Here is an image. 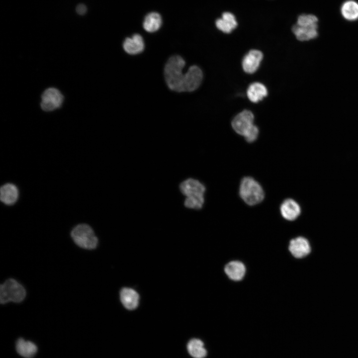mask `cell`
I'll return each mask as SVG.
<instances>
[{
    "label": "cell",
    "instance_id": "6da1fadb",
    "mask_svg": "<svg viewBox=\"0 0 358 358\" xmlns=\"http://www.w3.org/2000/svg\"><path fill=\"white\" fill-rule=\"evenodd\" d=\"M185 65L184 60L180 56L170 57L164 68V76L170 89L177 92L184 91L185 73L182 70Z\"/></svg>",
    "mask_w": 358,
    "mask_h": 358
},
{
    "label": "cell",
    "instance_id": "7a4b0ae2",
    "mask_svg": "<svg viewBox=\"0 0 358 358\" xmlns=\"http://www.w3.org/2000/svg\"><path fill=\"white\" fill-rule=\"evenodd\" d=\"M179 189L185 196L184 206L190 209H199L204 202L205 186L197 179H188L180 183Z\"/></svg>",
    "mask_w": 358,
    "mask_h": 358
},
{
    "label": "cell",
    "instance_id": "3957f363",
    "mask_svg": "<svg viewBox=\"0 0 358 358\" xmlns=\"http://www.w3.org/2000/svg\"><path fill=\"white\" fill-rule=\"evenodd\" d=\"M318 18L313 14H303L299 15L292 31L296 39L300 41H307L316 38L318 36Z\"/></svg>",
    "mask_w": 358,
    "mask_h": 358
},
{
    "label": "cell",
    "instance_id": "277c9868",
    "mask_svg": "<svg viewBox=\"0 0 358 358\" xmlns=\"http://www.w3.org/2000/svg\"><path fill=\"white\" fill-rule=\"evenodd\" d=\"M240 196L243 200L249 205H255L264 198L265 193L262 186L253 178H244L239 187Z\"/></svg>",
    "mask_w": 358,
    "mask_h": 358
},
{
    "label": "cell",
    "instance_id": "5b68a950",
    "mask_svg": "<svg viewBox=\"0 0 358 358\" xmlns=\"http://www.w3.org/2000/svg\"><path fill=\"white\" fill-rule=\"evenodd\" d=\"M71 237L79 247L83 249H95L98 239L92 228L88 224H80L75 226L71 231Z\"/></svg>",
    "mask_w": 358,
    "mask_h": 358
},
{
    "label": "cell",
    "instance_id": "8992f818",
    "mask_svg": "<svg viewBox=\"0 0 358 358\" xmlns=\"http://www.w3.org/2000/svg\"><path fill=\"white\" fill-rule=\"evenodd\" d=\"M24 287L13 278L6 280L0 286V302L5 304L10 301L20 302L26 296Z\"/></svg>",
    "mask_w": 358,
    "mask_h": 358
},
{
    "label": "cell",
    "instance_id": "52a82bcc",
    "mask_svg": "<svg viewBox=\"0 0 358 358\" xmlns=\"http://www.w3.org/2000/svg\"><path fill=\"white\" fill-rule=\"evenodd\" d=\"M64 101V96L59 90L49 88L41 95L40 106L45 111H52L59 108Z\"/></svg>",
    "mask_w": 358,
    "mask_h": 358
},
{
    "label": "cell",
    "instance_id": "ba28073f",
    "mask_svg": "<svg viewBox=\"0 0 358 358\" xmlns=\"http://www.w3.org/2000/svg\"><path fill=\"white\" fill-rule=\"evenodd\" d=\"M254 114L251 111L243 110L233 119L232 128L237 133L244 136L254 125Z\"/></svg>",
    "mask_w": 358,
    "mask_h": 358
},
{
    "label": "cell",
    "instance_id": "9c48e42d",
    "mask_svg": "<svg viewBox=\"0 0 358 358\" xmlns=\"http://www.w3.org/2000/svg\"><path fill=\"white\" fill-rule=\"evenodd\" d=\"M203 79V73L199 67L196 65L190 66L185 73L184 91L191 92L196 90L200 85Z\"/></svg>",
    "mask_w": 358,
    "mask_h": 358
},
{
    "label": "cell",
    "instance_id": "30bf717a",
    "mask_svg": "<svg viewBox=\"0 0 358 358\" xmlns=\"http://www.w3.org/2000/svg\"><path fill=\"white\" fill-rule=\"evenodd\" d=\"M288 249L292 255L298 259L305 257L311 251L309 241L303 237H298L292 239L290 241Z\"/></svg>",
    "mask_w": 358,
    "mask_h": 358
},
{
    "label": "cell",
    "instance_id": "8fae6325",
    "mask_svg": "<svg viewBox=\"0 0 358 358\" xmlns=\"http://www.w3.org/2000/svg\"><path fill=\"white\" fill-rule=\"evenodd\" d=\"M263 58V55L260 51L250 50L244 56L242 61L244 71L248 74L255 73L259 68Z\"/></svg>",
    "mask_w": 358,
    "mask_h": 358
},
{
    "label": "cell",
    "instance_id": "7c38bea8",
    "mask_svg": "<svg viewBox=\"0 0 358 358\" xmlns=\"http://www.w3.org/2000/svg\"><path fill=\"white\" fill-rule=\"evenodd\" d=\"M280 211L284 219L293 221L300 215L301 208L297 202L292 199L288 198L284 200L281 203Z\"/></svg>",
    "mask_w": 358,
    "mask_h": 358
},
{
    "label": "cell",
    "instance_id": "4fadbf2b",
    "mask_svg": "<svg viewBox=\"0 0 358 358\" xmlns=\"http://www.w3.org/2000/svg\"><path fill=\"white\" fill-rule=\"evenodd\" d=\"M19 196V191L16 186L11 183H7L0 187V199L4 204L10 205L16 202Z\"/></svg>",
    "mask_w": 358,
    "mask_h": 358
},
{
    "label": "cell",
    "instance_id": "5bb4252c",
    "mask_svg": "<svg viewBox=\"0 0 358 358\" xmlns=\"http://www.w3.org/2000/svg\"><path fill=\"white\" fill-rule=\"evenodd\" d=\"M123 47L124 51L129 54L135 55L142 52L144 49V43L142 36L138 34L133 35L124 40Z\"/></svg>",
    "mask_w": 358,
    "mask_h": 358
},
{
    "label": "cell",
    "instance_id": "9a60e30c",
    "mask_svg": "<svg viewBox=\"0 0 358 358\" xmlns=\"http://www.w3.org/2000/svg\"><path fill=\"white\" fill-rule=\"evenodd\" d=\"M120 297L123 306L128 310H134L138 305L139 295L132 288L127 287L122 288L120 293Z\"/></svg>",
    "mask_w": 358,
    "mask_h": 358
},
{
    "label": "cell",
    "instance_id": "2e32d148",
    "mask_svg": "<svg viewBox=\"0 0 358 358\" xmlns=\"http://www.w3.org/2000/svg\"><path fill=\"white\" fill-rule=\"evenodd\" d=\"M224 271L229 278L238 281L241 280L245 275L246 268L241 262L234 261L226 265Z\"/></svg>",
    "mask_w": 358,
    "mask_h": 358
},
{
    "label": "cell",
    "instance_id": "e0dca14e",
    "mask_svg": "<svg viewBox=\"0 0 358 358\" xmlns=\"http://www.w3.org/2000/svg\"><path fill=\"white\" fill-rule=\"evenodd\" d=\"M187 350L189 355L193 358H205L207 355L203 342L197 338H193L188 341Z\"/></svg>",
    "mask_w": 358,
    "mask_h": 358
},
{
    "label": "cell",
    "instance_id": "ac0fdd59",
    "mask_svg": "<svg viewBox=\"0 0 358 358\" xmlns=\"http://www.w3.org/2000/svg\"><path fill=\"white\" fill-rule=\"evenodd\" d=\"M17 353L25 358H32L37 352V347L33 342L19 338L16 343Z\"/></svg>",
    "mask_w": 358,
    "mask_h": 358
},
{
    "label": "cell",
    "instance_id": "d6986e66",
    "mask_svg": "<svg viewBox=\"0 0 358 358\" xmlns=\"http://www.w3.org/2000/svg\"><path fill=\"white\" fill-rule=\"evenodd\" d=\"M215 23L219 30L226 33H230L237 25L235 16L229 12H224L222 17L217 19Z\"/></svg>",
    "mask_w": 358,
    "mask_h": 358
},
{
    "label": "cell",
    "instance_id": "ffe728a7",
    "mask_svg": "<svg viewBox=\"0 0 358 358\" xmlns=\"http://www.w3.org/2000/svg\"><path fill=\"white\" fill-rule=\"evenodd\" d=\"M247 94L249 100L254 103L262 100L268 94L266 87L260 83H254L248 87Z\"/></svg>",
    "mask_w": 358,
    "mask_h": 358
},
{
    "label": "cell",
    "instance_id": "44dd1931",
    "mask_svg": "<svg viewBox=\"0 0 358 358\" xmlns=\"http://www.w3.org/2000/svg\"><path fill=\"white\" fill-rule=\"evenodd\" d=\"M341 13L346 20L354 21L358 19V3L354 0L345 1L341 7Z\"/></svg>",
    "mask_w": 358,
    "mask_h": 358
},
{
    "label": "cell",
    "instance_id": "7402d4cb",
    "mask_svg": "<svg viewBox=\"0 0 358 358\" xmlns=\"http://www.w3.org/2000/svg\"><path fill=\"white\" fill-rule=\"evenodd\" d=\"M162 24L161 15L157 12H151L146 15L143 22L144 29L149 32L157 31Z\"/></svg>",
    "mask_w": 358,
    "mask_h": 358
},
{
    "label": "cell",
    "instance_id": "603a6c76",
    "mask_svg": "<svg viewBox=\"0 0 358 358\" xmlns=\"http://www.w3.org/2000/svg\"><path fill=\"white\" fill-rule=\"evenodd\" d=\"M258 135L259 129L257 126L254 125L244 137L247 142H253L257 139Z\"/></svg>",
    "mask_w": 358,
    "mask_h": 358
},
{
    "label": "cell",
    "instance_id": "cb8c5ba5",
    "mask_svg": "<svg viewBox=\"0 0 358 358\" xmlns=\"http://www.w3.org/2000/svg\"><path fill=\"white\" fill-rule=\"evenodd\" d=\"M87 11L86 6L84 4H79L76 7V11L80 15L85 14Z\"/></svg>",
    "mask_w": 358,
    "mask_h": 358
}]
</instances>
